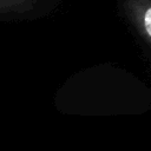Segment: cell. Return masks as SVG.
<instances>
[{
  "label": "cell",
  "mask_w": 151,
  "mask_h": 151,
  "mask_svg": "<svg viewBox=\"0 0 151 151\" xmlns=\"http://www.w3.org/2000/svg\"><path fill=\"white\" fill-rule=\"evenodd\" d=\"M130 13L138 31L151 46V0H131Z\"/></svg>",
  "instance_id": "obj_1"
}]
</instances>
